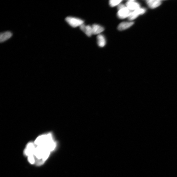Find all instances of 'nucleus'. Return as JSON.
<instances>
[{
	"instance_id": "f257e3e1",
	"label": "nucleus",
	"mask_w": 177,
	"mask_h": 177,
	"mask_svg": "<svg viewBox=\"0 0 177 177\" xmlns=\"http://www.w3.org/2000/svg\"><path fill=\"white\" fill-rule=\"evenodd\" d=\"M34 156L35 163L41 165L47 160L51 152L56 148L57 144L51 133L41 135L34 142Z\"/></svg>"
},
{
	"instance_id": "9b49d317",
	"label": "nucleus",
	"mask_w": 177,
	"mask_h": 177,
	"mask_svg": "<svg viewBox=\"0 0 177 177\" xmlns=\"http://www.w3.org/2000/svg\"><path fill=\"white\" fill-rule=\"evenodd\" d=\"M97 44L99 47H103L106 44L105 37L102 35L99 34L97 37Z\"/></svg>"
},
{
	"instance_id": "423d86ee",
	"label": "nucleus",
	"mask_w": 177,
	"mask_h": 177,
	"mask_svg": "<svg viewBox=\"0 0 177 177\" xmlns=\"http://www.w3.org/2000/svg\"><path fill=\"white\" fill-rule=\"evenodd\" d=\"M81 29L88 37L91 36L92 34V26L90 25H85L83 24L80 26Z\"/></svg>"
},
{
	"instance_id": "6e6552de",
	"label": "nucleus",
	"mask_w": 177,
	"mask_h": 177,
	"mask_svg": "<svg viewBox=\"0 0 177 177\" xmlns=\"http://www.w3.org/2000/svg\"><path fill=\"white\" fill-rule=\"evenodd\" d=\"M147 3L149 7L154 9L160 6L162 3V1L159 0H149L147 1Z\"/></svg>"
},
{
	"instance_id": "39448f33",
	"label": "nucleus",
	"mask_w": 177,
	"mask_h": 177,
	"mask_svg": "<svg viewBox=\"0 0 177 177\" xmlns=\"http://www.w3.org/2000/svg\"><path fill=\"white\" fill-rule=\"evenodd\" d=\"M126 6L132 11L141 8L140 4L134 1H128L126 4Z\"/></svg>"
},
{
	"instance_id": "20e7f679",
	"label": "nucleus",
	"mask_w": 177,
	"mask_h": 177,
	"mask_svg": "<svg viewBox=\"0 0 177 177\" xmlns=\"http://www.w3.org/2000/svg\"><path fill=\"white\" fill-rule=\"evenodd\" d=\"M146 11L145 9L142 8L134 11L132 12L131 14L128 18V19L130 21L134 20V19H136L139 15L144 14Z\"/></svg>"
},
{
	"instance_id": "f03ea898",
	"label": "nucleus",
	"mask_w": 177,
	"mask_h": 177,
	"mask_svg": "<svg viewBox=\"0 0 177 177\" xmlns=\"http://www.w3.org/2000/svg\"><path fill=\"white\" fill-rule=\"evenodd\" d=\"M65 20L71 26L74 28L81 26L84 23L83 20L74 17H68L66 18Z\"/></svg>"
},
{
	"instance_id": "0eeeda50",
	"label": "nucleus",
	"mask_w": 177,
	"mask_h": 177,
	"mask_svg": "<svg viewBox=\"0 0 177 177\" xmlns=\"http://www.w3.org/2000/svg\"><path fill=\"white\" fill-rule=\"evenodd\" d=\"M134 24L133 22H124L120 23L118 26V29L119 31H123L129 28Z\"/></svg>"
},
{
	"instance_id": "9d476101",
	"label": "nucleus",
	"mask_w": 177,
	"mask_h": 177,
	"mask_svg": "<svg viewBox=\"0 0 177 177\" xmlns=\"http://www.w3.org/2000/svg\"><path fill=\"white\" fill-rule=\"evenodd\" d=\"M12 33L10 32H6L1 33L0 35V42L3 43L9 39L12 36Z\"/></svg>"
},
{
	"instance_id": "7ed1b4c3",
	"label": "nucleus",
	"mask_w": 177,
	"mask_h": 177,
	"mask_svg": "<svg viewBox=\"0 0 177 177\" xmlns=\"http://www.w3.org/2000/svg\"><path fill=\"white\" fill-rule=\"evenodd\" d=\"M132 12L125 6L124 7L118 10V12L117 13V16L119 19H125L126 18H128Z\"/></svg>"
},
{
	"instance_id": "1a4fd4ad",
	"label": "nucleus",
	"mask_w": 177,
	"mask_h": 177,
	"mask_svg": "<svg viewBox=\"0 0 177 177\" xmlns=\"http://www.w3.org/2000/svg\"><path fill=\"white\" fill-rule=\"evenodd\" d=\"M92 34L97 35L100 34V33L103 31L104 29L103 27L98 25V24H94L92 26Z\"/></svg>"
},
{
	"instance_id": "f8f14e48",
	"label": "nucleus",
	"mask_w": 177,
	"mask_h": 177,
	"mask_svg": "<svg viewBox=\"0 0 177 177\" xmlns=\"http://www.w3.org/2000/svg\"><path fill=\"white\" fill-rule=\"evenodd\" d=\"M122 1L119 0H110L109 1V4L112 7H114L116 6H118Z\"/></svg>"
}]
</instances>
